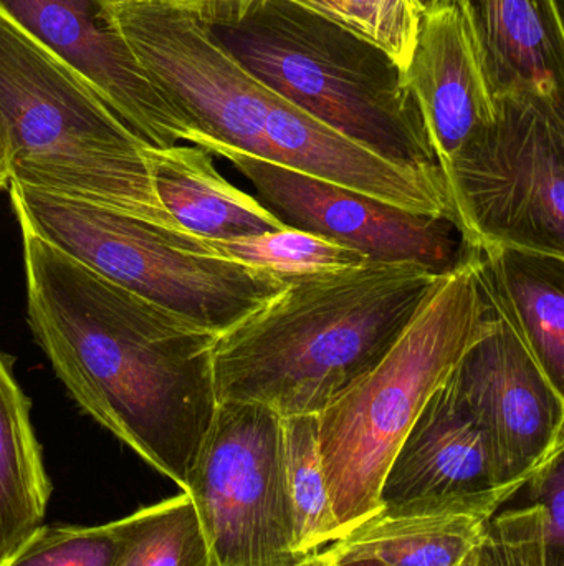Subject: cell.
<instances>
[{
  "instance_id": "obj_1",
  "label": "cell",
  "mask_w": 564,
  "mask_h": 566,
  "mask_svg": "<svg viewBox=\"0 0 564 566\" xmlns=\"http://www.w3.org/2000/svg\"><path fill=\"white\" fill-rule=\"evenodd\" d=\"M20 231L26 319L56 378L86 415L184 491L217 411V336Z\"/></svg>"
},
{
  "instance_id": "obj_2",
  "label": "cell",
  "mask_w": 564,
  "mask_h": 566,
  "mask_svg": "<svg viewBox=\"0 0 564 566\" xmlns=\"http://www.w3.org/2000/svg\"><path fill=\"white\" fill-rule=\"evenodd\" d=\"M440 279L421 265L366 261L288 281L215 338L217 401L317 416L386 356Z\"/></svg>"
},
{
  "instance_id": "obj_3",
  "label": "cell",
  "mask_w": 564,
  "mask_h": 566,
  "mask_svg": "<svg viewBox=\"0 0 564 566\" xmlns=\"http://www.w3.org/2000/svg\"><path fill=\"white\" fill-rule=\"evenodd\" d=\"M149 82L185 129V143L221 158L245 153L354 191L381 159L255 80L181 0H109Z\"/></svg>"
},
{
  "instance_id": "obj_4",
  "label": "cell",
  "mask_w": 564,
  "mask_h": 566,
  "mask_svg": "<svg viewBox=\"0 0 564 566\" xmlns=\"http://www.w3.org/2000/svg\"><path fill=\"white\" fill-rule=\"evenodd\" d=\"M255 80L404 168L440 171L404 70L380 46L291 0H181Z\"/></svg>"
},
{
  "instance_id": "obj_5",
  "label": "cell",
  "mask_w": 564,
  "mask_h": 566,
  "mask_svg": "<svg viewBox=\"0 0 564 566\" xmlns=\"http://www.w3.org/2000/svg\"><path fill=\"white\" fill-rule=\"evenodd\" d=\"M497 326L467 249L466 262L443 275L386 356L318 412V451L340 541L383 507L384 479L421 409Z\"/></svg>"
},
{
  "instance_id": "obj_6",
  "label": "cell",
  "mask_w": 564,
  "mask_h": 566,
  "mask_svg": "<svg viewBox=\"0 0 564 566\" xmlns=\"http://www.w3.org/2000/svg\"><path fill=\"white\" fill-rule=\"evenodd\" d=\"M0 146L10 185L175 228L152 189L149 145L68 66L2 15Z\"/></svg>"
},
{
  "instance_id": "obj_7",
  "label": "cell",
  "mask_w": 564,
  "mask_h": 566,
  "mask_svg": "<svg viewBox=\"0 0 564 566\" xmlns=\"http://www.w3.org/2000/svg\"><path fill=\"white\" fill-rule=\"evenodd\" d=\"M20 229L139 298L219 336L287 282L212 255L178 228L92 202L10 185Z\"/></svg>"
},
{
  "instance_id": "obj_8",
  "label": "cell",
  "mask_w": 564,
  "mask_h": 566,
  "mask_svg": "<svg viewBox=\"0 0 564 566\" xmlns=\"http://www.w3.org/2000/svg\"><path fill=\"white\" fill-rule=\"evenodd\" d=\"M440 172L467 248L564 258V103L497 95L492 122Z\"/></svg>"
},
{
  "instance_id": "obj_9",
  "label": "cell",
  "mask_w": 564,
  "mask_h": 566,
  "mask_svg": "<svg viewBox=\"0 0 564 566\" xmlns=\"http://www.w3.org/2000/svg\"><path fill=\"white\" fill-rule=\"evenodd\" d=\"M185 494L212 566H291L284 418L258 402H219Z\"/></svg>"
},
{
  "instance_id": "obj_10",
  "label": "cell",
  "mask_w": 564,
  "mask_h": 566,
  "mask_svg": "<svg viewBox=\"0 0 564 566\" xmlns=\"http://www.w3.org/2000/svg\"><path fill=\"white\" fill-rule=\"evenodd\" d=\"M221 158L251 181L258 201L287 228L353 249L368 261L421 265L439 275L466 262L462 232L450 219L416 214L245 153Z\"/></svg>"
},
{
  "instance_id": "obj_11",
  "label": "cell",
  "mask_w": 564,
  "mask_h": 566,
  "mask_svg": "<svg viewBox=\"0 0 564 566\" xmlns=\"http://www.w3.org/2000/svg\"><path fill=\"white\" fill-rule=\"evenodd\" d=\"M453 378L482 431L496 488L529 481L564 451V395L500 319L457 363Z\"/></svg>"
},
{
  "instance_id": "obj_12",
  "label": "cell",
  "mask_w": 564,
  "mask_h": 566,
  "mask_svg": "<svg viewBox=\"0 0 564 566\" xmlns=\"http://www.w3.org/2000/svg\"><path fill=\"white\" fill-rule=\"evenodd\" d=\"M6 17L86 83L146 145L185 143V129L149 82L109 0H0Z\"/></svg>"
},
{
  "instance_id": "obj_13",
  "label": "cell",
  "mask_w": 564,
  "mask_h": 566,
  "mask_svg": "<svg viewBox=\"0 0 564 566\" xmlns=\"http://www.w3.org/2000/svg\"><path fill=\"white\" fill-rule=\"evenodd\" d=\"M404 80L419 106L439 169L496 115L476 32L456 0L421 15Z\"/></svg>"
},
{
  "instance_id": "obj_14",
  "label": "cell",
  "mask_w": 564,
  "mask_h": 566,
  "mask_svg": "<svg viewBox=\"0 0 564 566\" xmlns=\"http://www.w3.org/2000/svg\"><path fill=\"white\" fill-rule=\"evenodd\" d=\"M525 484L383 505L323 552L331 565L376 560L386 566H462L499 509Z\"/></svg>"
},
{
  "instance_id": "obj_15",
  "label": "cell",
  "mask_w": 564,
  "mask_h": 566,
  "mask_svg": "<svg viewBox=\"0 0 564 566\" xmlns=\"http://www.w3.org/2000/svg\"><path fill=\"white\" fill-rule=\"evenodd\" d=\"M493 488L482 431L450 371L397 449L381 505Z\"/></svg>"
},
{
  "instance_id": "obj_16",
  "label": "cell",
  "mask_w": 564,
  "mask_h": 566,
  "mask_svg": "<svg viewBox=\"0 0 564 566\" xmlns=\"http://www.w3.org/2000/svg\"><path fill=\"white\" fill-rule=\"evenodd\" d=\"M467 249L493 315L563 395L564 258L507 245Z\"/></svg>"
},
{
  "instance_id": "obj_17",
  "label": "cell",
  "mask_w": 564,
  "mask_h": 566,
  "mask_svg": "<svg viewBox=\"0 0 564 566\" xmlns=\"http://www.w3.org/2000/svg\"><path fill=\"white\" fill-rule=\"evenodd\" d=\"M456 2L476 32L493 96L529 92L564 103V25L560 0Z\"/></svg>"
},
{
  "instance_id": "obj_18",
  "label": "cell",
  "mask_w": 564,
  "mask_h": 566,
  "mask_svg": "<svg viewBox=\"0 0 564 566\" xmlns=\"http://www.w3.org/2000/svg\"><path fill=\"white\" fill-rule=\"evenodd\" d=\"M152 189L172 224L209 242L252 238L287 228L257 198L235 188L198 146H149Z\"/></svg>"
},
{
  "instance_id": "obj_19",
  "label": "cell",
  "mask_w": 564,
  "mask_h": 566,
  "mask_svg": "<svg viewBox=\"0 0 564 566\" xmlns=\"http://www.w3.org/2000/svg\"><path fill=\"white\" fill-rule=\"evenodd\" d=\"M50 494L30 399L0 349V565L42 527Z\"/></svg>"
},
{
  "instance_id": "obj_20",
  "label": "cell",
  "mask_w": 564,
  "mask_h": 566,
  "mask_svg": "<svg viewBox=\"0 0 564 566\" xmlns=\"http://www.w3.org/2000/svg\"><path fill=\"white\" fill-rule=\"evenodd\" d=\"M284 464L298 558L318 554L340 541L318 451L317 416L284 418Z\"/></svg>"
},
{
  "instance_id": "obj_21",
  "label": "cell",
  "mask_w": 564,
  "mask_h": 566,
  "mask_svg": "<svg viewBox=\"0 0 564 566\" xmlns=\"http://www.w3.org/2000/svg\"><path fill=\"white\" fill-rule=\"evenodd\" d=\"M202 242L212 255L285 282L357 268L368 261L353 249L294 228L232 241Z\"/></svg>"
},
{
  "instance_id": "obj_22",
  "label": "cell",
  "mask_w": 564,
  "mask_h": 566,
  "mask_svg": "<svg viewBox=\"0 0 564 566\" xmlns=\"http://www.w3.org/2000/svg\"><path fill=\"white\" fill-rule=\"evenodd\" d=\"M128 518V542L116 566H212L201 522L185 492Z\"/></svg>"
},
{
  "instance_id": "obj_23",
  "label": "cell",
  "mask_w": 564,
  "mask_h": 566,
  "mask_svg": "<svg viewBox=\"0 0 564 566\" xmlns=\"http://www.w3.org/2000/svg\"><path fill=\"white\" fill-rule=\"evenodd\" d=\"M383 49L406 69L416 45L421 10L416 0H291Z\"/></svg>"
},
{
  "instance_id": "obj_24",
  "label": "cell",
  "mask_w": 564,
  "mask_h": 566,
  "mask_svg": "<svg viewBox=\"0 0 564 566\" xmlns=\"http://www.w3.org/2000/svg\"><path fill=\"white\" fill-rule=\"evenodd\" d=\"M128 534V517L93 527L42 525L0 566H116Z\"/></svg>"
},
{
  "instance_id": "obj_25",
  "label": "cell",
  "mask_w": 564,
  "mask_h": 566,
  "mask_svg": "<svg viewBox=\"0 0 564 566\" xmlns=\"http://www.w3.org/2000/svg\"><path fill=\"white\" fill-rule=\"evenodd\" d=\"M545 515L540 505L497 514L462 566H546Z\"/></svg>"
},
{
  "instance_id": "obj_26",
  "label": "cell",
  "mask_w": 564,
  "mask_h": 566,
  "mask_svg": "<svg viewBox=\"0 0 564 566\" xmlns=\"http://www.w3.org/2000/svg\"><path fill=\"white\" fill-rule=\"evenodd\" d=\"M563 452L540 465L523 488L529 489L533 504L545 515L546 548L564 551V462Z\"/></svg>"
},
{
  "instance_id": "obj_27",
  "label": "cell",
  "mask_w": 564,
  "mask_h": 566,
  "mask_svg": "<svg viewBox=\"0 0 564 566\" xmlns=\"http://www.w3.org/2000/svg\"><path fill=\"white\" fill-rule=\"evenodd\" d=\"M331 560L323 551L318 552V554L310 555V557L304 558V560L298 562V564L291 566H330Z\"/></svg>"
},
{
  "instance_id": "obj_28",
  "label": "cell",
  "mask_w": 564,
  "mask_h": 566,
  "mask_svg": "<svg viewBox=\"0 0 564 566\" xmlns=\"http://www.w3.org/2000/svg\"><path fill=\"white\" fill-rule=\"evenodd\" d=\"M10 186V171L7 166L6 155H3L2 146H0V191L9 189Z\"/></svg>"
},
{
  "instance_id": "obj_29",
  "label": "cell",
  "mask_w": 564,
  "mask_h": 566,
  "mask_svg": "<svg viewBox=\"0 0 564 566\" xmlns=\"http://www.w3.org/2000/svg\"><path fill=\"white\" fill-rule=\"evenodd\" d=\"M417 3H419L421 10L423 12H427V10L436 9L437 6H440V3H446L447 0H416Z\"/></svg>"
},
{
  "instance_id": "obj_30",
  "label": "cell",
  "mask_w": 564,
  "mask_h": 566,
  "mask_svg": "<svg viewBox=\"0 0 564 566\" xmlns=\"http://www.w3.org/2000/svg\"><path fill=\"white\" fill-rule=\"evenodd\" d=\"M330 566H386V565L380 564V562H376V560H357V562H348V564H337V565H330Z\"/></svg>"
}]
</instances>
